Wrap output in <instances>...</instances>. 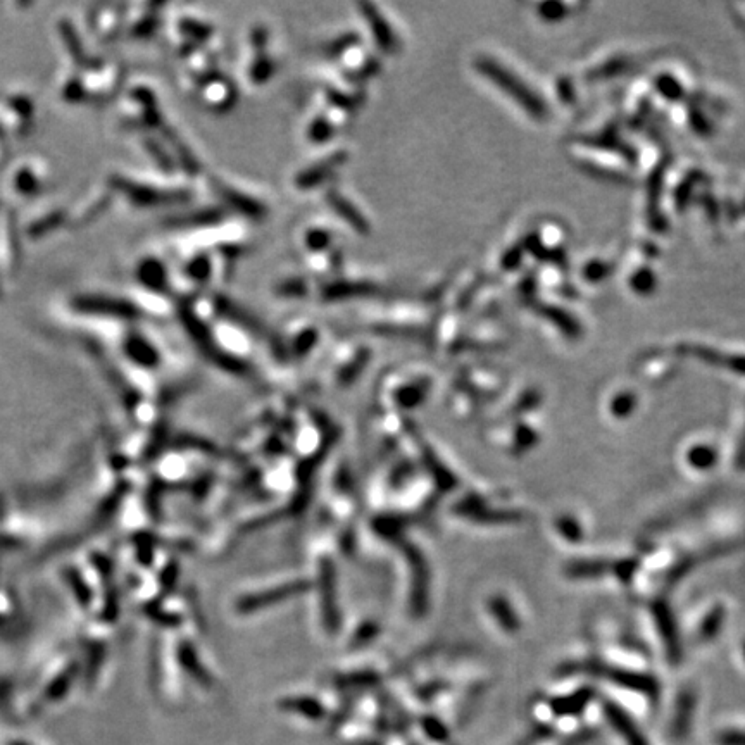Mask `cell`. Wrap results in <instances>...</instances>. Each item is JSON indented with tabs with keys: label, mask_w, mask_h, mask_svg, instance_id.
<instances>
[{
	"label": "cell",
	"mask_w": 745,
	"mask_h": 745,
	"mask_svg": "<svg viewBox=\"0 0 745 745\" xmlns=\"http://www.w3.org/2000/svg\"><path fill=\"white\" fill-rule=\"evenodd\" d=\"M14 187H16L18 192H23V194L28 195V192H32V190H35V188L38 187L37 176L33 175V171L30 170V168H23V170L19 171L18 175H16Z\"/></svg>",
	"instance_id": "obj_4"
},
{
	"label": "cell",
	"mask_w": 745,
	"mask_h": 745,
	"mask_svg": "<svg viewBox=\"0 0 745 745\" xmlns=\"http://www.w3.org/2000/svg\"><path fill=\"white\" fill-rule=\"evenodd\" d=\"M692 461H694V464H699V466H702V464L706 466V464L713 461V452H709L708 449H699V451H695L692 454Z\"/></svg>",
	"instance_id": "obj_5"
},
{
	"label": "cell",
	"mask_w": 745,
	"mask_h": 745,
	"mask_svg": "<svg viewBox=\"0 0 745 745\" xmlns=\"http://www.w3.org/2000/svg\"><path fill=\"white\" fill-rule=\"evenodd\" d=\"M608 713L614 728L620 735H623L628 745H647L637 727H633L632 721L628 720L627 714L621 713L620 709L616 708H608Z\"/></svg>",
	"instance_id": "obj_1"
},
{
	"label": "cell",
	"mask_w": 745,
	"mask_h": 745,
	"mask_svg": "<svg viewBox=\"0 0 745 745\" xmlns=\"http://www.w3.org/2000/svg\"><path fill=\"white\" fill-rule=\"evenodd\" d=\"M366 16H368L371 30L375 32L376 38H378V42H380V45H382V47H385V49H390V47H392V44H394V38H392V32H390L389 30V25H387V28H385V21H383L380 14L376 13L375 9H373V11H371L370 9V13L366 14Z\"/></svg>",
	"instance_id": "obj_3"
},
{
	"label": "cell",
	"mask_w": 745,
	"mask_h": 745,
	"mask_svg": "<svg viewBox=\"0 0 745 745\" xmlns=\"http://www.w3.org/2000/svg\"><path fill=\"white\" fill-rule=\"evenodd\" d=\"M80 307L82 309H88V311H111V314H126L125 304H121V302H116L111 299H101V297H92V299H82L80 301Z\"/></svg>",
	"instance_id": "obj_2"
}]
</instances>
